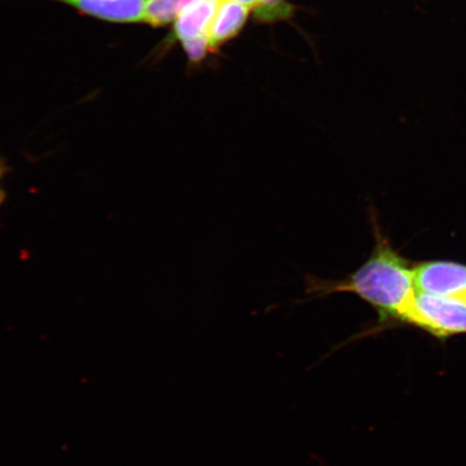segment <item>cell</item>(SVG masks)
Wrapping results in <instances>:
<instances>
[{
	"mask_svg": "<svg viewBox=\"0 0 466 466\" xmlns=\"http://www.w3.org/2000/svg\"><path fill=\"white\" fill-rule=\"evenodd\" d=\"M375 248L362 266L342 279L307 277V295L322 299L351 293L375 309L381 322H403L418 291L413 267L383 235L376 215H371Z\"/></svg>",
	"mask_w": 466,
	"mask_h": 466,
	"instance_id": "1",
	"label": "cell"
},
{
	"mask_svg": "<svg viewBox=\"0 0 466 466\" xmlns=\"http://www.w3.org/2000/svg\"><path fill=\"white\" fill-rule=\"evenodd\" d=\"M403 324L415 326L439 339L466 334V300L418 293Z\"/></svg>",
	"mask_w": 466,
	"mask_h": 466,
	"instance_id": "2",
	"label": "cell"
},
{
	"mask_svg": "<svg viewBox=\"0 0 466 466\" xmlns=\"http://www.w3.org/2000/svg\"><path fill=\"white\" fill-rule=\"evenodd\" d=\"M418 293L466 299V265L432 260L413 266Z\"/></svg>",
	"mask_w": 466,
	"mask_h": 466,
	"instance_id": "3",
	"label": "cell"
},
{
	"mask_svg": "<svg viewBox=\"0 0 466 466\" xmlns=\"http://www.w3.org/2000/svg\"><path fill=\"white\" fill-rule=\"evenodd\" d=\"M110 23L143 22L146 0H54Z\"/></svg>",
	"mask_w": 466,
	"mask_h": 466,
	"instance_id": "4",
	"label": "cell"
},
{
	"mask_svg": "<svg viewBox=\"0 0 466 466\" xmlns=\"http://www.w3.org/2000/svg\"><path fill=\"white\" fill-rule=\"evenodd\" d=\"M224 0H192L174 22L173 37L180 40L208 35L209 27Z\"/></svg>",
	"mask_w": 466,
	"mask_h": 466,
	"instance_id": "5",
	"label": "cell"
},
{
	"mask_svg": "<svg viewBox=\"0 0 466 466\" xmlns=\"http://www.w3.org/2000/svg\"><path fill=\"white\" fill-rule=\"evenodd\" d=\"M249 8L247 5L224 0L208 31L209 48L214 51L227 40L235 37L246 25Z\"/></svg>",
	"mask_w": 466,
	"mask_h": 466,
	"instance_id": "6",
	"label": "cell"
},
{
	"mask_svg": "<svg viewBox=\"0 0 466 466\" xmlns=\"http://www.w3.org/2000/svg\"><path fill=\"white\" fill-rule=\"evenodd\" d=\"M192 0H146L144 20L151 27H162L177 20Z\"/></svg>",
	"mask_w": 466,
	"mask_h": 466,
	"instance_id": "7",
	"label": "cell"
},
{
	"mask_svg": "<svg viewBox=\"0 0 466 466\" xmlns=\"http://www.w3.org/2000/svg\"><path fill=\"white\" fill-rule=\"evenodd\" d=\"M183 48L191 64L200 63L206 57L209 48L208 35H200V36L186 39L182 42Z\"/></svg>",
	"mask_w": 466,
	"mask_h": 466,
	"instance_id": "8",
	"label": "cell"
},
{
	"mask_svg": "<svg viewBox=\"0 0 466 466\" xmlns=\"http://www.w3.org/2000/svg\"><path fill=\"white\" fill-rule=\"evenodd\" d=\"M9 172V167L7 166V163L4 161L2 157H0V207H2V204L5 200V192L4 188L2 187L3 179L5 177V174Z\"/></svg>",
	"mask_w": 466,
	"mask_h": 466,
	"instance_id": "9",
	"label": "cell"
},
{
	"mask_svg": "<svg viewBox=\"0 0 466 466\" xmlns=\"http://www.w3.org/2000/svg\"><path fill=\"white\" fill-rule=\"evenodd\" d=\"M233 2L247 5L249 9L259 8L258 0H233Z\"/></svg>",
	"mask_w": 466,
	"mask_h": 466,
	"instance_id": "10",
	"label": "cell"
},
{
	"mask_svg": "<svg viewBox=\"0 0 466 466\" xmlns=\"http://www.w3.org/2000/svg\"><path fill=\"white\" fill-rule=\"evenodd\" d=\"M259 2V7H265L266 9L265 10H268V8L269 7H277V5L278 3L279 2V0H258ZM264 10V11H265Z\"/></svg>",
	"mask_w": 466,
	"mask_h": 466,
	"instance_id": "11",
	"label": "cell"
},
{
	"mask_svg": "<svg viewBox=\"0 0 466 466\" xmlns=\"http://www.w3.org/2000/svg\"><path fill=\"white\" fill-rule=\"evenodd\" d=\"M465 300H466V299H465Z\"/></svg>",
	"mask_w": 466,
	"mask_h": 466,
	"instance_id": "12",
	"label": "cell"
}]
</instances>
